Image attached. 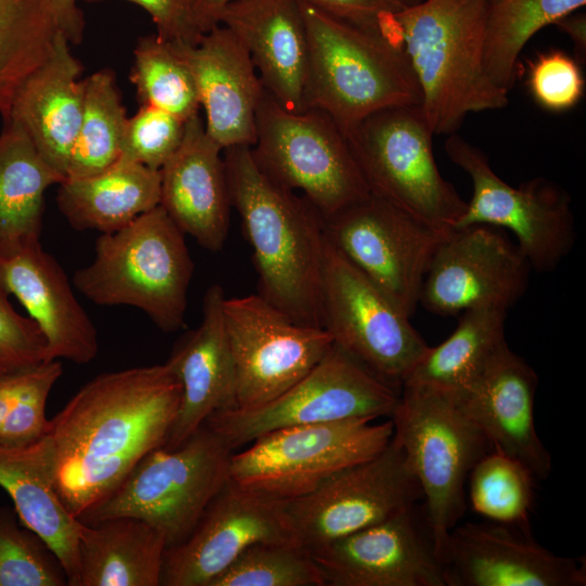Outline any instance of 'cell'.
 Instances as JSON below:
<instances>
[{"instance_id":"cell-1","label":"cell","mask_w":586,"mask_h":586,"mask_svg":"<svg viewBox=\"0 0 586 586\" xmlns=\"http://www.w3.org/2000/svg\"><path fill=\"white\" fill-rule=\"evenodd\" d=\"M181 385L166 361L97 375L50 420L55 488L78 520L164 446Z\"/></svg>"},{"instance_id":"cell-2","label":"cell","mask_w":586,"mask_h":586,"mask_svg":"<svg viewBox=\"0 0 586 586\" xmlns=\"http://www.w3.org/2000/svg\"><path fill=\"white\" fill-rule=\"evenodd\" d=\"M231 206L252 249L258 293L293 321L322 328L323 218L264 174L250 145L222 151Z\"/></svg>"},{"instance_id":"cell-3","label":"cell","mask_w":586,"mask_h":586,"mask_svg":"<svg viewBox=\"0 0 586 586\" xmlns=\"http://www.w3.org/2000/svg\"><path fill=\"white\" fill-rule=\"evenodd\" d=\"M488 3L422 0L395 15L434 136L456 133L471 113L508 105L509 91L492 81L484 65Z\"/></svg>"},{"instance_id":"cell-4","label":"cell","mask_w":586,"mask_h":586,"mask_svg":"<svg viewBox=\"0 0 586 586\" xmlns=\"http://www.w3.org/2000/svg\"><path fill=\"white\" fill-rule=\"evenodd\" d=\"M308 41L305 106L326 112L347 137L384 109L420 105L421 91L400 41L300 1Z\"/></svg>"},{"instance_id":"cell-5","label":"cell","mask_w":586,"mask_h":586,"mask_svg":"<svg viewBox=\"0 0 586 586\" xmlns=\"http://www.w3.org/2000/svg\"><path fill=\"white\" fill-rule=\"evenodd\" d=\"M94 250L93 260L73 277L88 300L136 307L164 332L183 326L194 264L184 233L161 205L101 233Z\"/></svg>"},{"instance_id":"cell-6","label":"cell","mask_w":586,"mask_h":586,"mask_svg":"<svg viewBox=\"0 0 586 586\" xmlns=\"http://www.w3.org/2000/svg\"><path fill=\"white\" fill-rule=\"evenodd\" d=\"M391 420L393 438L421 488L425 523L441 559L463 511L466 480L492 447L455 395L431 386L403 384Z\"/></svg>"},{"instance_id":"cell-7","label":"cell","mask_w":586,"mask_h":586,"mask_svg":"<svg viewBox=\"0 0 586 586\" xmlns=\"http://www.w3.org/2000/svg\"><path fill=\"white\" fill-rule=\"evenodd\" d=\"M233 450L206 423L175 448L145 455L120 485L79 521L133 517L158 530L167 547L189 537L209 502L231 480Z\"/></svg>"},{"instance_id":"cell-8","label":"cell","mask_w":586,"mask_h":586,"mask_svg":"<svg viewBox=\"0 0 586 586\" xmlns=\"http://www.w3.org/2000/svg\"><path fill=\"white\" fill-rule=\"evenodd\" d=\"M251 153L264 174L302 191L323 219L370 194L348 140L331 116L315 107L288 110L266 89Z\"/></svg>"},{"instance_id":"cell-9","label":"cell","mask_w":586,"mask_h":586,"mask_svg":"<svg viewBox=\"0 0 586 586\" xmlns=\"http://www.w3.org/2000/svg\"><path fill=\"white\" fill-rule=\"evenodd\" d=\"M420 105L365 118L346 137L370 193L437 229H453L467 202L437 167Z\"/></svg>"},{"instance_id":"cell-10","label":"cell","mask_w":586,"mask_h":586,"mask_svg":"<svg viewBox=\"0 0 586 586\" xmlns=\"http://www.w3.org/2000/svg\"><path fill=\"white\" fill-rule=\"evenodd\" d=\"M371 418L294 425L266 433L233 453L230 479L266 497L302 496L332 474L380 454L393 437V422Z\"/></svg>"},{"instance_id":"cell-11","label":"cell","mask_w":586,"mask_h":586,"mask_svg":"<svg viewBox=\"0 0 586 586\" xmlns=\"http://www.w3.org/2000/svg\"><path fill=\"white\" fill-rule=\"evenodd\" d=\"M398 398L397 387L333 343L311 370L273 399L216 412L205 423L234 450L282 428L391 417Z\"/></svg>"},{"instance_id":"cell-12","label":"cell","mask_w":586,"mask_h":586,"mask_svg":"<svg viewBox=\"0 0 586 586\" xmlns=\"http://www.w3.org/2000/svg\"><path fill=\"white\" fill-rule=\"evenodd\" d=\"M448 158L471 179L473 192L454 228L487 225L512 232L532 270L549 272L572 251L575 222L569 193L543 177L518 187L504 181L486 154L460 135L445 140Z\"/></svg>"},{"instance_id":"cell-13","label":"cell","mask_w":586,"mask_h":586,"mask_svg":"<svg viewBox=\"0 0 586 586\" xmlns=\"http://www.w3.org/2000/svg\"><path fill=\"white\" fill-rule=\"evenodd\" d=\"M321 311L333 343L397 388L429 348L410 317L328 240Z\"/></svg>"},{"instance_id":"cell-14","label":"cell","mask_w":586,"mask_h":586,"mask_svg":"<svg viewBox=\"0 0 586 586\" xmlns=\"http://www.w3.org/2000/svg\"><path fill=\"white\" fill-rule=\"evenodd\" d=\"M420 498L418 481L392 437L377 456L280 501L297 544L309 551L412 508Z\"/></svg>"},{"instance_id":"cell-15","label":"cell","mask_w":586,"mask_h":586,"mask_svg":"<svg viewBox=\"0 0 586 586\" xmlns=\"http://www.w3.org/2000/svg\"><path fill=\"white\" fill-rule=\"evenodd\" d=\"M327 240L408 317L449 230L431 227L369 194L323 219Z\"/></svg>"},{"instance_id":"cell-16","label":"cell","mask_w":586,"mask_h":586,"mask_svg":"<svg viewBox=\"0 0 586 586\" xmlns=\"http://www.w3.org/2000/svg\"><path fill=\"white\" fill-rule=\"evenodd\" d=\"M222 310L239 409L263 405L286 391L333 344L323 328L293 321L259 294L226 297Z\"/></svg>"},{"instance_id":"cell-17","label":"cell","mask_w":586,"mask_h":586,"mask_svg":"<svg viewBox=\"0 0 586 586\" xmlns=\"http://www.w3.org/2000/svg\"><path fill=\"white\" fill-rule=\"evenodd\" d=\"M531 270L517 243L499 228H453L433 257L419 304L440 316L475 307L508 310L525 294Z\"/></svg>"},{"instance_id":"cell-18","label":"cell","mask_w":586,"mask_h":586,"mask_svg":"<svg viewBox=\"0 0 586 586\" xmlns=\"http://www.w3.org/2000/svg\"><path fill=\"white\" fill-rule=\"evenodd\" d=\"M258 543L298 545L280 500L230 480L189 537L166 548L161 585L211 586L244 550Z\"/></svg>"},{"instance_id":"cell-19","label":"cell","mask_w":586,"mask_h":586,"mask_svg":"<svg viewBox=\"0 0 586 586\" xmlns=\"http://www.w3.org/2000/svg\"><path fill=\"white\" fill-rule=\"evenodd\" d=\"M324 586H446L415 507L307 551Z\"/></svg>"},{"instance_id":"cell-20","label":"cell","mask_w":586,"mask_h":586,"mask_svg":"<svg viewBox=\"0 0 586 586\" xmlns=\"http://www.w3.org/2000/svg\"><path fill=\"white\" fill-rule=\"evenodd\" d=\"M441 560L446 586H584L585 560L559 556L530 526L464 523L448 533Z\"/></svg>"},{"instance_id":"cell-21","label":"cell","mask_w":586,"mask_h":586,"mask_svg":"<svg viewBox=\"0 0 586 586\" xmlns=\"http://www.w3.org/2000/svg\"><path fill=\"white\" fill-rule=\"evenodd\" d=\"M537 384L534 369L505 343L455 397L492 449L519 460L536 480H546L552 460L535 429Z\"/></svg>"},{"instance_id":"cell-22","label":"cell","mask_w":586,"mask_h":586,"mask_svg":"<svg viewBox=\"0 0 586 586\" xmlns=\"http://www.w3.org/2000/svg\"><path fill=\"white\" fill-rule=\"evenodd\" d=\"M0 282L27 310L48 345V361H92L99 351L95 327L76 298L58 260L40 239L0 251Z\"/></svg>"},{"instance_id":"cell-23","label":"cell","mask_w":586,"mask_h":586,"mask_svg":"<svg viewBox=\"0 0 586 586\" xmlns=\"http://www.w3.org/2000/svg\"><path fill=\"white\" fill-rule=\"evenodd\" d=\"M170 44L193 77L208 136L222 149L251 146L265 87L244 44L222 24L194 46Z\"/></svg>"},{"instance_id":"cell-24","label":"cell","mask_w":586,"mask_h":586,"mask_svg":"<svg viewBox=\"0 0 586 586\" xmlns=\"http://www.w3.org/2000/svg\"><path fill=\"white\" fill-rule=\"evenodd\" d=\"M222 151L199 113L187 120L179 148L160 169V205L184 234L211 252L222 250L229 229Z\"/></svg>"},{"instance_id":"cell-25","label":"cell","mask_w":586,"mask_h":586,"mask_svg":"<svg viewBox=\"0 0 586 586\" xmlns=\"http://www.w3.org/2000/svg\"><path fill=\"white\" fill-rule=\"evenodd\" d=\"M219 284L203 298L202 320L175 346L168 362L181 385L179 408L164 447L175 448L214 413L237 408V373Z\"/></svg>"},{"instance_id":"cell-26","label":"cell","mask_w":586,"mask_h":586,"mask_svg":"<svg viewBox=\"0 0 586 586\" xmlns=\"http://www.w3.org/2000/svg\"><path fill=\"white\" fill-rule=\"evenodd\" d=\"M220 24L244 44L266 91L288 110H306L308 41L300 1L233 0Z\"/></svg>"},{"instance_id":"cell-27","label":"cell","mask_w":586,"mask_h":586,"mask_svg":"<svg viewBox=\"0 0 586 586\" xmlns=\"http://www.w3.org/2000/svg\"><path fill=\"white\" fill-rule=\"evenodd\" d=\"M56 31L49 54L15 95L4 122L17 124L41 156L66 177L84 111L80 62Z\"/></svg>"},{"instance_id":"cell-28","label":"cell","mask_w":586,"mask_h":586,"mask_svg":"<svg viewBox=\"0 0 586 586\" xmlns=\"http://www.w3.org/2000/svg\"><path fill=\"white\" fill-rule=\"evenodd\" d=\"M0 487L10 496L20 521L58 556L68 586H76L81 522L69 512L55 488L49 434L23 447L0 446Z\"/></svg>"},{"instance_id":"cell-29","label":"cell","mask_w":586,"mask_h":586,"mask_svg":"<svg viewBox=\"0 0 586 586\" xmlns=\"http://www.w3.org/2000/svg\"><path fill=\"white\" fill-rule=\"evenodd\" d=\"M165 536L133 517L81 522L76 586H160Z\"/></svg>"},{"instance_id":"cell-30","label":"cell","mask_w":586,"mask_h":586,"mask_svg":"<svg viewBox=\"0 0 586 586\" xmlns=\"http://www.w3.org/2000/svg\"><path fill=\"white\" fill-rule=\"evenodd\" d=\"M56 203L76 230L110 233L160 205V170L119 158L103 171L60 182Z\"/></svg>"},{"instance_id":"cell-31","label":"cell","mask_w":586,"mask_h":586,"mask_svg":"<svg viewBox=\"0 0 586 586\" xmlns=\"http://www.w3.org/2000/svg\"><path fill=\"white\" fill-rule=\"evenodd\" d=\"M15 123L0 133V251L40 239L46 191L64 180Z\"/></svg>"},{"instance_id":"cell-32","label":"cell","mask_w":586,"mask_h":586,"mask_svg":"<svg viewBox=\"0 0 586 586\" xmlns=\"http://www.w3.org/2000/svg\"><path fill=\"white\" fill-rule=\"evenodd\" d=\"M507 311L496 307L462 311L454 332L437 346H429L403 384L431 386L454 395L462 392L507 343Z\"/></svg>"},{"instance_id":"cell-33","label":"cell","mask_w":586,"mask_h":586,"mask_svg":"<svg viewBox=\"0 0 586 586\" xmlns=\"http://www.w3.org/2000/svg\"><path fill=\"white\" fill-rule=\"evenodd\" d=\"M585 3L586 0H489L484 65L492 81L510 91L517 77L519 55L527 41Z\"/></svg>"},{"instance_id":"cell-34","label":"cell","mask_w":586,"mask_h":586,"mask_svg":"<svg viewBox=\"0 0 586 586\" xmlns=\"http://www.w3.org/2000/svg\"><path fill=\"white\" fill-rule=\"evenodd\" d=\"M84 111L65 178L103 171L120 157L127 122L114 73L98 71L84 79Z\"/></svg>"},{"instance_id":"cell-35","label":"cell","mask_w":586,"mask_h":586,"mask_svg":"<svg viewBox=\"0 0 586 586\" xmlns=\"http://www.w3.org/2000/svg\"><path fill=\"white\" fill-rule=\"evenodd\" d=\"M55 33L39 0H0V115L3 118L22 85L49 54Z\"/></svg>"},{"instance_id":"cell-36","label":"cell","mask_w":586,"mask_h":586,"mask_svg":"<svg viewBox=\"0 0 586 586\" xmlns=\"http://www.w3.org/2000/svg\"><path fill=\"white\" fill-rule=\"evenodd\" d=\"M129 77L140 105L155 106L183 120L200 113L199 94L187 64L156 34L137 41Z\"/></svg>"},{"instance_id":"cell-37","label":"cell","mask_w":586,"mask_h":586,"mask_svg":"<svg viewBox=\"0 0 586 586\" xmlns=\"http://www.w3.org/2000/svg\"><path fill=\"white\" fill-rule=\"evenodd\" d=\"M535 476L519 460L495 449L470 472V501L492 522L530 526Z\"/></svg>"},{"instance_id":"cell-38","label":"cell","mask_w":586,"mask_h":586,"mask_svg":"<svg viewBox=\"0 0 586 586\" xmlns=\"http://www.w3.org/2000/svg\"><path fill=\"white\" fill-rule=\"evenodd\" d=\"M211 586H324V582L301 546L258 543L244 550Z\"/></svg>"},{"instance_id":"cell-39","label":"cell","mask_w":586,"mask_h":586,"mask_svg":"<svg viewBox=\"0 0 586 586\" xmlns=\"http://www.w3.org/2000/svg\"><path fill=\"white\" fill-rule=\"evenodd\" d=\"M0 586H68L54 551L9 507H0Z\"/></svg>"},{"instance_id":"cell-40","label":"cell","mask_w":586,"mask_h":586,"mask_svg":"<svg viewBox=\"0 0 586 586\" xmlns=\"http://www.w3.org/2000/svg\"><path fill=\"white\" fill-rule=\"evenodd\" d=\"M186 123L164 110L140 105L127 118L119 158L160 170L179 148Z\"/></svg>"},{"instance_id":"cell-41","label":"cell","mask_w":586,"mask_h":586,"mask_svg":"<svg viewBox=\"0 0 586 586\" xmlns=\"http://www.w3.org/2000/svg\"><path fill=\"white\" fill-rule=\"evenodd\" d=\"M62 372L59 360L42 362L30 370L18 399L0 428V446H27L49 433L50 420L46 416V406Z\"/></svg>"},{"instance_id":"cell-42","label":"cell","mask_w":586,"mask_h":586,"mask_svg":"<svg viewBox=\"0 0 586 586\" xmlns=\"http://www.w3.org/2000/svg\"><path fill=\"white\" fill-rule=\"evenodd\" d=\"M526 85L534 101L552 112L574 107L585 90L579 61L556 49L539 53L528 63Z\"/></svg>"},{"instance_id":"cell-43","label":"cell","mask_w":586,"mask_h":586,"mask_svg":"<svg viewBox=\"0 0 586 586\" xmlns=\"http://www.w3.org/2000/svg\"><path fill=\"white\" fill-rule=\"evenodd\" d=\"M48 361L47 341L30 317L18 314L0 282V374L31 369Z\"/></svg>"},{"instance_id":"cell-44","label":"cell","mask_w":586,"mask_h":586,"mask_svg":"<svg viewBox=\"0 0 586 586\" xmlns=\"http://www.w3.org/2000/svg\"><path fill=\"white\" fill-rule=\"evenodd\" d=\"M365 30L402 42L395 15L406 0H298Z\"/></svg>"},{"instance_id":"cell-45","label":"cell","mask_w":586,"mask_h":586,"mask_svg":"<svg viewBox=\"0 0 586 586\" xmlns=\"http://www.w3.org/2000/svg\"><path fill=\"white\" fill-rule=\"evenodd\" d=\"M101 2L106 0H80ZM142 8L156 27V36L174 44L194 46L202 37L193 15L192 0H126Z\"/></svg>"},{"instance_id":"cell-46","label":"cell","mask_w":586,"mask_h":586,"mask_svg":"<svg viewBox=\"0 0 586 586\" xmlns=\"http://www.w3.org/2000/svg\"><path fill=\"white\" fill-rule=\"evenodd\" d=\"M55 30L60 31L71 44L81 42L85 31V17L78 7L79 0H39Z\"/></svg>"},{"instance_id":"cell-47","label":"cell","mask_w":586,"mask_h":586,"mask_svg":"<svg viewBox=\"0 0 586 586\" xmlns=\"http://www.w3.org/2000/svg\"><path fill=\"white\" fill-rule=\"evenodd\" d=\"M31 369L0 374V428L18 399Z\"/></svg>"},{"instance_id":"cell-48","label":"cell","mask_w":586,"mask_h":586,"mask_svg":"<svg viewBox=\"0 0 586 586\" xmlns=\"http://www.w3.org/2000/svg\"><path fill=\"white\" fill-rule=\"evenodd\" d=\"M233 0H192L195 24L202 34L220 24L224 10Z\"/></svg>"},{"instance_id":"cell-49","label":"cell","mask_w":586,"mask_h":586,"mask_svg":"<svg viewBox=\"0 0 586 586\" xmlns=\"http://www.w3.org/2000/svg\"><path fill=\"white\" fill-rule=\"evenodd\" d=\"M557 25L562 31H564L573 41L576 51L579 55L585 56L586 50V17L583 13L569 14L559 20Z\"/></svg>"},{"instance_id":"cell-50","label":"cell","mask_w":586,"mask_h":586,"mask_svg":"<svg viewBox=\"0 0 586 586\" xmlns=\"http://www.w3.org/2000/svg\"><path fill=\"white\" fill-rule=\"evenodd\" d=\"M422 0H406L407 4L408 5H411V4H416V3H419L421 2Z\"/></svg>"}]
</instances>
